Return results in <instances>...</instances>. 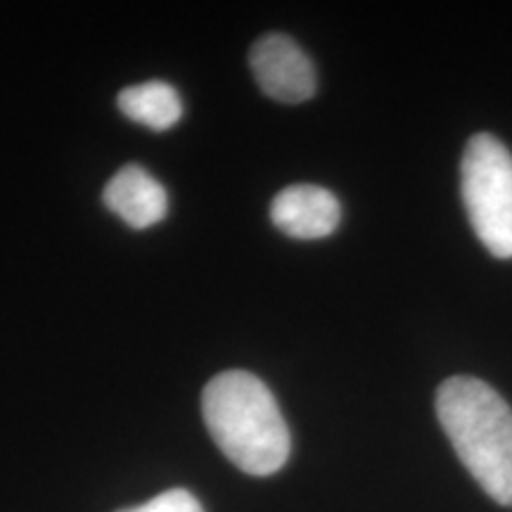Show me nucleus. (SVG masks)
Listing matches in <instances>:
<instances>
[{"label": "nucleus", "instance_id": "obj_1", "mask_svg": "<svg viewBox=\"0 0 512 512\" xmlns=\"http://www.w3.org/2000/svg\"><path fill=\"white\" fill-rule=\"evenodd\" d=\"M202 415L216 446L247 475H275L290 458L292 437L278 401L247 370L216 375L204 387Z\"/></svg>", "mask_w": 512, "mask_h": 512}, {"label": "nucleus", "instance_id": "obj_2", "mask_svg": "<svg viewBox=\"0 0 512 512\" xmlns=\"http://www.w3.org/2000/svg\"><path fill=\"white\" fill-rule=\"evenodd\" d=\"M437 418L477 484L512 508V408L494 387L458 375L437 392Z\"/></svg>", "mask_w": 512, "mask_h": 512}, {"label": "nucleus", "instance_id": "obj_3", "mask_svg": "<svg viewBox=\"0 0 512 512\" xmlns=\"http://www.w3.org/2000/svg\"><path fill=\"white\" fill-rule=\"evenodd\" d=\"M460 192L472 230L496 259H512V155L491 133L470 138Z\"/></svg>", "mask_w": 512, "mask_h": 512}, {"label": "nucleus", "instance_id": "obj_4", "mask_svg": "<svg viewBox=\"0 0 512 512\" xmlns=\"http://www.w3.org/2000/svg\"><path fill=\"white\" fill-rule=\"evenodd\" d=\"M249 67L259 88L271 100L299 105L316 93V69L290 36L268 34L254 43Z\"/></svg>", "mask_w": 512, "mask_h": 512}, {"label": "nucleus", "instance_id": "obj_5", "mask_svg": "<svg viewBox=\"0 0 512 512\" xmlns=\"http://www.w3.org/2000/svg\"><path fill=\"white\" fill-rule=\"evenodd\" d=\"M271 221L297 240H323L342 221V207L328 188L299 183L280 190L271 202Z\"/></svg>", "mask_w": 512, "mask_h": 512}, {"label": "nucleus", "instance_id": "obj_6", "mask_svg": "<svg viewBox=\"0 0 512 512\" xmlns=\"http://www.w3.org/2000/svg\"><path fill=\"white\" fill-rule=\"evenodd\" d=\"M105 207L117 214L126 226L145 230L166 216L169 197L164 185L143 166L128 164L112 176L105 188Z\"/></svg>", "mask_w": 512, "mask_h": 512}, {"label": "nucleus", "instance_id": "obj_7", "mask_svg": "<svg viewBox=\"0 0 512 512\" xmlns=\"http://www.w3.org/2000/svg\"><path fill=\"white\" fill-rule=\"evenodd\" d=\"M117 105L124 117L152 131H169L183 117V100L171 83L145 81L119 93Z\"/></svg>", "mask_w": 512, "mask_h": 512}, {"label": "nucleus", "instance_id": "obj_8", "mask_svg": "<svg viewBox=\"0 0 512 512\" xmlns=\"http://www.w3.org/2000/svg\"><path fill=\"white\" fill-rule=\"evenodd\" d=\"M119 512H204L202 503L197 501L190 491L185 489H169L136 508L119 510Z\"/></svg>", "mask_w": 512, "mask_h": 512}]
</instances>
